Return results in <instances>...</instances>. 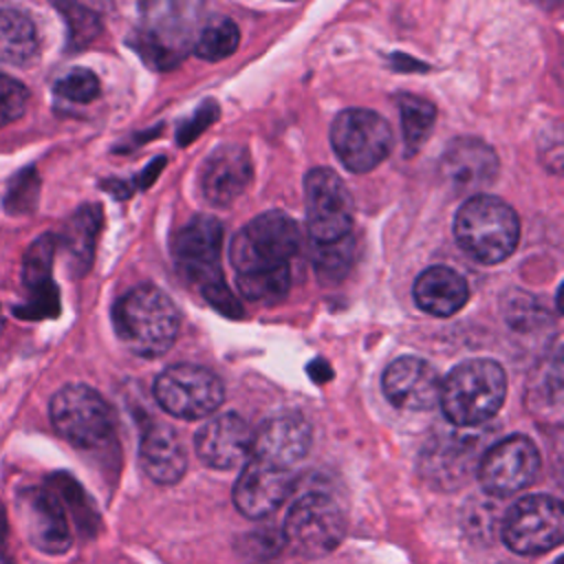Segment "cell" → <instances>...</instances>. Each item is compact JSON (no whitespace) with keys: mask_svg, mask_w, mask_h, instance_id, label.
<instances>
[{"mask_svg":"<svg viewBox=\"0 0 564 564\" xmlns=\"http://www.w3.org/2000/svg\"><path fill=\"white\" fill-rule=\"evenodd\" d=\"M55 432L70 445L95 449L110 441L115 419L106 399L86 383L59 388L48 405Z\"/></svg>","mask_w":564,"mask_h":564,"instance_id":"8992f818","label":"cell"},{"mask_svg":"<svg viewBox=\"0 0 564 564\" xmlns=\"http://www.w3.org/2000/svg\"><path fill=\"white\" fill-rule=\"evenodd\" d=\"M223 227L214 216L189 218L174 236V260L185 278L200 284L203 293L223 286L220 273Z\"/></svg>","mask_w":564,"mask_h":564,"instance_id":"7c38bea8","label":"cell"},{"mask_svg":"<svg viewBox=\"0 0 564 564\" xmlns=\"http://www.w3.org/2000/svg\"><path fill=\"white\" fill-rule=\"evenodd\" d=\"M40 53V37L33 18L15 7H0V62L26 66Z\"/></svg>","mask_w":564,"mask_h":564,"instance_id":"d4e9b609","label":"cell"},{"mask_svg":"<svg viewBox=\"0 0 564 564\" xmlns=\"http://www.w3.org/2000/svg\"><path fill=\"white\" fill-rule=\"evenodd\" d=\"M346 535V513L341 505L324 494L308 491L286 511L282 538L291 551L304 557H322L339 546Z\"/></svg>","mask_w":564,"mask_h":564,"instance_id":"5b68a950","label":"cell"},{"mask_svg":"<svg viewBox=\"0 0 564 564\" xmlns=\"http://www.w3.org/2000/svg\"><path fill=\"white\" fill-rule=\"evenodd\" d=\"M0 562L2 564H13L11 551H9V524H7V513L0 502Z\"/></svg>","mask_w":564,"mask_h":564,"instance_id":"d590c367","label":"cell"},{"mask_svg":"<svg viewBox=\"0 0 564 564\" xmlns=\"http://www.w3.org/2000/svg\"><path fill=\"white\" fill-rule=\"evenodd\" d=\"M139 460L145 476L159 485L178 482L187 469V452L178 434L163 423H152L143 430Z\"/></svg>","mask_w":564,"mask_h":564,"instance_id":"44dd1931","label":"cell"},{"mask_svg":"<svg viewBox=\"0 0 564 564\" xmlns=\"http://www.w3.org/2000/svg\"><path fill=\"white\" fill-rule=\"evenodd\" d=\"M238 44H240L238 24L229 18H216L200 31L194 44V53L205 62H220L229 57L238 48Z\"/></svg>","mask_w":564,"mask_h":564,"instance_id":"83f0119b","label":"cell"},{"mask_svg":"<svg viewBox=\"0 0 564 564\" xmlns=\"http://www.w3.org/2000/svg\"><path fill=\"white\" fill-rule=\"evenodd\" d=\"M527 408L546 421H560L562 416V355L557 339L527 383Z\"/></svg>","mask_w":564,"mask_h":564,"instance_id":"603a6c76","label":"cell"},{"mask_svg":"<svg viewBox=\"0 0 564 564\" xmlns=\"http://www.w3.org/2000/svg\"><path fill=\"white\" fill-rule=\"evenodd\" d=\"M553 564H562V557H557V560H553Z\"/></svg>","mask_w":564,"mask_h":564,"instance_id":"8d00e7d4","label":"cell"},{"mask_svg":"<svg viewBox=\"0 0 564 564\" xmlns=\"http://www.w3.org/2000/svg\"><path fill=\"white\" fill-rule=\"evenodd\" d=\"M540 452L524 434H511L494 443L478 460L480 487L498 498L527 489L540 471Z\"/></svg>","mask_w":564,"mask_h":564,"instance_id":"8fae6325","label":"cell"},{"mask_svg":"<svg viewBox=\"0 0 564 564\" xmlns=\"http://www.w3.org/2000/svg\"><path fill=\"white\" fill-rule=\"evenodd\" d=\"M306 227L317 245L350 236L352 196L346 183L330 167H315L304 178Z\"/></svg>","mask_w":564,"mask_h":564,"instance_id":"30bf717a","label":"cell"},{"mask_svg":"<svg viewBox=\"0 0 564 564\" xmlns=\"http://www.w3.org/2000/svg\"><path fill=\"white\" fill-rule=\"evenodd\" d=\"M507 397L505 368L494 359H465L441 381L438 405L454 427H478L494 419Z\"/></svg>","mask_w":564,"mask_h":564,"instance_id":"7a4b0ae2","label":"cell"},{"mask_svg":"<svg viewBox=\"0 0 564 564\" xmlns=\"http://www.w3.org/2000/svg\"><path fill=\"white\" fill-rule=\"evenodd\" d=\"M57 238L44 234L31 242L22 258V286L26 300L20 306H13V313L20 319H42L55 317L59 313L57 286L53 284V258H55Z\"/></svg>","mask_w":564,"mask_h":564,"instance_id":"2e32d148","label":"cell"},{"mask_svg":"<svg viewBox=\"0 0 564 564\" xmlns=\"http://www.w3.org/2000/svg\"><path fill=\"white\" fill-rule=\"evenodd\" d=\"M498 156L491 145L480 139H454L441 156L443 181L460 194H480L496 181Z\"/></svg>","mask_w":564,"mask_h":564,"instance_id":"ac0fdd59","label":"cell"},{"mask_svg":"<svg viewBox=\"0 0 564 564\" xmlns=\"http://www.w3.org/2000/svg\"><path fill=\"white\" fill-rule=\"evenodd\" d=\"M330 145L346 170L366 174L388 156L392 130L379 112L348 108L341 110L330 126Z\"/></svg>","mask_w":564,"mask_h":564,"instance_id":"ba28073f","label":"cell"},{"mask_svg":"<svg viewBox=\"0 0 564 564\" xmlns=\"http://www.w3.org/2000/svg\"><path fill=\"white\" fill-rule=\"evenodd\" d=\"M412 295L416 306L425 313L434 317H452L467 304L469 286L452 267L434 264L419 273Z\"/></svg>","mask_w":564,"mask_h":564,"instance_id":"7402d4cb","label":"cell"},{"mask_svg":"<svg viewBox=\"0 0 564 564\" xmlns=\"http://www.w3.org/2000/svg\"><path fill=\"white\" fill-rule=\"evenodd\" d=\"M381 383L386 399L401 410L423 412L438 405L441 377L436 368L421 357H397L383 370Z\"/></svg>","mask_w":564,"mask_h":564,"instance_id":"e0dca14e","label":"cell"},{"mask_svg":"<svg viewBox=\"0 0 564 564\" xmlns=\"http://www.w3.org/2000/svg\"><path fill=\"white\" fill-rule=\"evenodd\" d=\"M37 192H40V176L33 167L15 174L2 200L7 214H29L37 203Z\"/></svg>","mask_w":564,"mask_h":564,"instance_id":"4dcf8cb0","label":"cell"},{"mask_svg":"<svg viewBox=\"0 0 564 564\" xmlns=\"http://www.w3.org/2000/svg\"><path fill=\"white\" fill-rule=\"evenodd\" d=\"M352 262V240L350 236L335 240V242H326V245H317L315 242V251H313V267L319 280L324 282H337L344 278V273L348 271Z\"/></svg>","mask_w":564,"mask_h":564,"instance_id":"f546056e","label":"cell"},{"mask_svg":"<svg viewBox=\"0 0 564 564\" xmlns=\"http://www.w3.org/2000/svg\"><path fill=\"white\" fill-rule=\"evenodd\" d=\"M454 238L476 262L500 264L518 247L520 218L507 200L491 194H476L458 207Z\"/></svg>","mask_w":564,"mask_h":564,"instance_id":"3957f363","label":"cell"},{"mask_svg":"<svg viewBox=\"0 0 564 564\" xmlns=\"http://www.w3.org/2000/svg\"><path fill=\"white\" fill-rule=\"evenodd\" d=\"M15 509L29 542L37 551L46 555H62L70 549L73 535L68 516L46 485L20 489L15 496Z\"/></svg>","mask_w":564,"mask_h":564,"instance_id":"4fadbf2b","label":"cell"},{"mask_svg":"<svg viewBox=\"0 0 564 564\" xmlns=\"http://www.w3.org/2000/svg\"><path fill=\"white\" fill-rule=\"evenodd\" d=\"M46 487L57 496V500L62 502L66 516H70V520L75 522V527L84 533V535H93L99 527V513L93 507L90 498L86 496V491L79 487V482L68 476V474H53L46 480Z\"/></svg>","mask_w":564,"mask_h":564,"instance_id":"484cf974","label":"cell"},{"mask_svg":"<svg viewBox=\"0 0 564 564\" xmlns=\"http://www.w3.org/2000/svg\"><path fill=\"white\" fill-rule=\"evenodd\" d=\"M253 432L236 412L209 419L194 436L196 456L212 469H234L242 465L251 449Z\"/></svg>","mask_w":564,"mask_h":564,"instance_id":"d6986e66","label":"cell"},{"mask_svg":"<svg viewBox=\"0 0 564 564\" xmlns=\"http://www.w3.org/2000/svg\"><path fill=\"white\" fill-rule=\"evenodd\" d=\"M101 229V209L97 205L79 207L64 225L62 247L73 275H84L95 256V242Z\"/></svg>","mask_w":564,"mask_h":564,"instance_id":"cb8c5ba5","label":"cell"},{"mask_svg":"<svg viewBox=\"0 0 564 564\" xmlns=\"http://www.w3.org/2000/svg\"><path fill=\"white\" fill-rule=\"evenodd\" d=\"M251 181V159L245 145L225 143L216 148L203 170L200 189L209 205L227 207L231 205Z\"/></svg>","mask_w":564,"mask_h":564,"instance_id":"ffe728a7","label":"cell"},{"mask_svg":"<svg viewBox=\"0 0 564 564\" xmlns=\"http://www.w3.org/2000/svg\"><path fill=\"white\" fill-rule=\"evenodd\" d=\"M311 425L297 412H280L267 419L251 438L249 456L267 465L291 469L311 449Z\"/></svg>","mask_w":564,"mask_h":564,"instance_id":"9a60e30c","label":"cell"},{"mask_svg":"<svg viewBox=\"0 0 564 564\" xmlns=\"http://www.w3.org/2000/svg\"><path fill=\"white\" fill-rule=\"evenodd\" d=\"M291 286V271L289 267L260 271V273H247L238 275V289L249 302H264L275 304L284 300Z\"/></svg>","mask_w":564,"mask_h":564,"instance_id":"f1b7e54d","label":"cell"},{"mask_svg":"<svg viewBox=\"0 0 564 564\" xmlns=\"http://www.w3.org/2000/svg\"><path fill=\"white\" fill-rule=\"evenodd\" d=\"M564 538V511L557 498L531 494L520 498L505 516L502 542L520 555L555 549Z\"/></svg>","mask_w":564,"mask_h":564,"instance_id":"9c48e42d","label":"cell"},{"mask_svg":"<svg viewBox=\"0 0 564 564\" xmlns=\"http://www.w3.org/2000/svg\"><path fill=\"white\" fill-rule=\"evenodd\" d=\"M59 9L66 15L73 44L82 46V44H86V42H90L95 37V33L99 31V20H97V15L93 11H88V9L79 7V4H62Z\"/></svg>","mask_w":564,"mask_h":564,"instance_id":"836d02e7","label":"cell"},{"mask_svg":"<svg viewBox=\"0 0 564 564\" xmlns=\"http://www.w3.org/2000/svg\"><path fill=\"white\" fill-rule=\"evenodd\" d=\"M29 104V90L15 77L0 73V128L20 119Z\"/></svg>","mask_w":564,"mask_h":564,"instance_id":"d6a6232c","label":"cell"},{"mask_svg":"<svg viewBox=\"0 0 564 564\" xmlns=\"http://www.w3.org/2000/svg\"><path fill=\"white\" fill-rule=\"evenodd\" d=\"M293 485L295 474L291 469H280L247 456L234 485V505L251 520L267 518L289 498Z\"/></svg>","mask_w":564,"mask_h":564,"instance_id":"5bb4252c","label":"cell"},{"mask_svg":"<svg viewBox=\"0 0 564 564\" xmlns=\"http://www.w3.org/2000/svg\"><path fill=\"white\" fill-rule=\"evenodd\" d=\"M112 326L132 355L156 359L176 341L178 311L165 291L154 284H139L112 306Z\"/></svg>","mask_w":564,"mask_h":564,"instance_id":"6da1fadb","label":"cell"},{"mask_svg":"<svg viewBox=\"0 0 564 564\" xmlns=\"http://www.w3.org/2000/svg\"><path fill=\"white\" fill-rule=\"evenodd\" d=\"M300 249V229L282 212H264L251 218L231 240L229 260L238 275L289 267Z\"/></svg>","mask_w":564,"mask_h":564,"instance_id":"277c9868","label":"cell"},{"mask_svg":"<svg viewBox=\"0 0 564 564\" xmlns=\"http://www.w3.org/2000/svg\"><path fill=\"white\" fill-rule=\"evenodd\" d=\"M0 330H2V313H0Z\"/></svg>","mask_w":564,"mask_h":564,"instance_id":"74e56055","label":"cell"},{"mask_svg":"<svg viewBox=\"0 0 564 564\" xmlns=\"http://www.w3.org/2000/svg\"><path fill=\"white\" fill-rule=\"evenodd\" d=\"M55 93L73 104H90L99 95V77L88 68H73L55 82Z\"/></svg>","mask_w":564,"mask_h":564,"instance_id":"1f68e13d","label":"cell"},{"mask_svg":"<svg viewBox=\"0 0 564 564\" xmlns=\"http://www.w3.org/2000/svg\"><path fill=\"white\" fill-rule=\"evenodd\" d=\"M154 399L172 416L196 421L212 416L223 405L225 386L220 377L196 364H176L154 379Z\"/></svg>","mask_w":564,"mask_h":564,"instance_id":"52a82bcc","label":"cell"},{"mask_svg":"<svg viewBox=\"0 0 564 564\" xmlns=\"http://www.w3.org/2000/svg\"><path fill=\"white\" fill-rule=\"evenodd\" d=\"M509 304V311H507V322L511 326H533V319L542 322V313L538 308V300L533 297H520V300H513V302H507Z\"/></svg>","mask_w":564,"mask_h":564,"instance_id":"e575fe53","label":"cell"},{"mask_svg":"<svg viewBox=\"0 0 564 564\" xmlns=\"http://www.w3.org/2000/svg\"><path fill=\"white\" fill-rule=\"evenodd\" d=\"M399 112H401V126H403V141L408 154H414L425 139L430 137L436 119V108L416 95H403L399 99Z\"/></svg>","mask_w":564,"mask_h":564,"instance_id":"4316f807","label":"cell"}]
</instances>
